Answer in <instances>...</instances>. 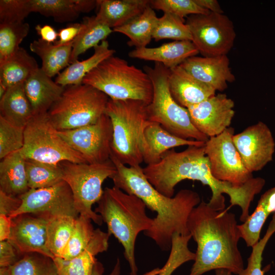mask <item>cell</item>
<instances>
[{
	"instance_id": "6da1fadb",
	"label": "cell",
	"mask_w": 275,
	"mask_h": 275,
	"mask_svg": "<svg viewBox=\"0 0 275 275\" xmlns=\"http://www.w3.org/2000/svg\"><path fill=\"white\" fill-rule=\"evenodd\" d=\"M111 160L116 172L111 178L114 186L141 199L146 207L156 213L152 227L144 234L152 239L162 251L171 250L175 233L189 234L187 222L193 209L201 202L197 192L181 189L173 197L157 190L148 181L141 166L129 167L113 155Z\"/></svg>"
},
{
	"instance_id": "7a4b0ae2",
	"label": "cell",
	"mask_w": 275,
	"mask_h": 275,
	"mask_svg": "<svg viewBox=\"0 0 275 275\" xmlns=\"http://www.w3.org/2000/svg\"><path fill=\"white\" fill-rule=\"evenodd\" d=\"M216 211L203 201L191 211L187 227L197 249L189 275L225 269L239 274L244 269L238 247L241 238L234 214Z\"/></svg>"
},
{
	"instance_id": "3957f363",
	"label": "cell",
	"mask_w": 275,
	"mask_h": 275,
	"mask_svg": "<svg viewBox=\"0 0 275 275\" xmlns=\"http://www.w3.org/2000/svg\"><path fill=\"white\" fill-rule=\"evenodd\" d=\"M97 203L94 211L106 223L107 232L122 245L130 275H138L134 255L135 241L139 234L148 230L153 222V218L146 213V205L136 196L115 186L105 188Z\"/></svg>"
},
{
	"instance_id": "277c9868",
	"label": "cell",
	"mask_w": 275,
	"mask_h": 275,
	"mask_svg": "<svg viewBox=\"0 0 275 275\" xmlns=\"http://www.w3.org/2000/svg\"><path fill=\"white\" fill-rule=\"evenodd\" d=\"M147 105L138 100L109 98L106 105L105 114L111 120L113 131L111 155L129 167L140 166L144 162Z\"/></svg>"
},
{
	"instance_id": "5b68a950",
	"label": "cell",
	"mask_w": 275,
	"mask_h": 275,
	"mask_svg": "<svg viewBox=\"0 0 275 275\" xmlns=\"http://www.w3.org/2000/svg\"><path fill=\"white\" fill-rule=\"evenodd\" d=\"M82 84L95 87L113 100H138L148 105L153 97L152 83L148 74L114 56L87 74Z\"/></svg>"
},
{
	"instance_id": "8992f818",
	"label": "cell",
	"mask_w": 275,
	"mask_h": 275,
	"mask_svg": "<svg viewBox=\"0 0 275 275\" xmlns=\"http://www.w3.org/2000/svg\"><path fill=\"white\" fill-rule=\"evenodd\" d=\"M152 83L151 102L146 106L148 120L159 124L164 130L178 138L206 142L209 139L193 125L188 109L180 105L169 89V69L159 63L154 67H144Z\"/></svg>"
},
{
	"instance_id": "52a82bcc",
	"label": "cell",
	"mask_w": 275,
	"mask_h": 275,
	"mask_svg": "<svg viewBox=\"0 0 275 275\" xmlns=\"http://www.w3.org/2000/svg\"><path fill=\"white\" fill-rule=\"evenodd\" d=\"M109 99L89 85L68 86L47 113L58 130L73 129L96 123L105 114Z\"/></svg>"
},
{
	"instance_id": "ba28073f",
	"label": "cell",
	"mask_w": 275,
	"mask_h": 275,
	"mask_svg": "<svg viewBox=\"0 0 275 275\" xmlns=\"http://www.w3.org/2000/svg\"><path fill=\"white\" fill-rule=\"evenodd\" d=\"M63 180L70 187L76 210L79 215L87 217L98 225H101V216L92 210L103 193L102 186L107 178H111L116 169L110 159L101 163L60 162Z\"/></svg>"
},
{
	"instance_id": "9c48e42d",
	"label": "cell",
	"mask_w": 275,
	"mask_h": 275,
	"mask_svg": "<svg viewBox=\"0 0 275 275\" xmlns=\"http://www.w3.org/2000/svg\"><path fill=\"white\" fill-rule=\"evenodd\" d=\"M24 133V145L20 151L25 159L54 164L64 161L87 163L59 135L47 112L34 115Z\"/></svg>"
},
{
	"instance_id": "30bf717a",
	"label": "cell",
	"mask_w": 275,
	"mask_h": 275,
	"mask_svg": "<svg viewBox=\"0 0 275 275\" xmlns=\"http://www.w3.org/2000/svg\"><path fill=\"white\" fill-rule=\"evenodd\" d=\"M185 23L191 42L203 57L227 55L232 48L236 34L232 21L224 13L191 15Z\"/></svg>"
},
{
	"instance_id": "8fae6325",
	"label": "cell",
	"mask_w": 275,
	"mask_h": 275,
	"mask_svg": "<svg viewBox=\"0 0 275 275\" xmlns=\"http://www.w3.org/2000/svg\"><path fill=\"white\" fill-rule=\"evenodd\" d=\"M234 129L229 127L220 134L209 138L204 145L211 172L217 179L240 187L254 177L245 167L233 141Z\"/></svg>"
},
{
	"instance_id": "7c38bea8",
	"label": "cell",
	"mask_w": 275,
	"mask_h": 275,
	"mask_svg": "<svg viewBox=\"0 0 275 275\" xmlns=\"http://www.w3.org/2000/svg\"><path fill=\"white\" fill-rule=\"evenodd\" d=\"M58 134L88 163H101L111 159L113 126L109 117L105 114L94 124L58 130Z\"/></svg>"
},
{
	"instance_id": "4fadbf2b",
	"label": "cell",
	"mask_w": 275,
	"mask_h": 275,
	"mask_svg": "<svg viewBox=\"0 0 275 275\" xmlns=\"http://www.w3.org/2000/svg\"><path fill=\"white\" fill-rule=\"evenodd\" d=\"M19 197L22 200L21 205L10 216L11 218L24 213L75 218L79 215L72 191L64 180L50 187L30 189Z\"/></svg>"
},
{
	"instance_id": "5bb4252c",
	"label": "cell",
	"mask_w": 275,
	"mask_h": 275,
	"mask_svg": "<svg viewBox=\"0 0 275 275\" xmlns=\"http://www.w3.org/2000/svg\"><path fill=\"white\" fill-rule=\"evenodd\" d=\"M233 141L246 168L261 170L273 159L275 142L267 125L261 121L233 136Z\"/></svg>"
},
{
	"instance_id": "9a60e30c",
	"label": "cell",
	"mask_w": 275,
	"mask_h": 275,
	"mask_svg": "<svg viewBox=\"0 0 275 275\" xmlns=\"http://www.w3.org/2000/svg\"><path fill=\"white\" fill-rule=\"evenodd\" d=\"M234 105L226 94L218 93L187 109L194 126L209 138L230 127L235 115Z\"/></svg>"
},
{
	"instance_id": "2e32d148",
	"label": "cell",
	"mask_w": 275,
	"mask_h": 275,
	"mask_svg": "<svg viewBox=\"0 0 275 275\" xmlns=\"http://www.w3.org/2000/svg\"><path fill=\"white\" fill-rule=\"evenodd\" d=\"M48 216L24 213L12 218L9 239L18 252L23 255L37 253L53 260L55 257L47 247Z\"/></svg>"
},
{
	"instance_id": "e0dca14e",
	"label": "cell",
	"mask_w": 275,
	"mask_h": 275,
	"mask_svg": "<svg viewBox=\"0 0 275 275\" xmlns=\"http://www.w3.org/2000/svg\"><path fill=\"white\" fill-rule=\"evenodd\" d=\"M179 66L197 80L216 91H224L227 88L228 82L235 80L227 55L194 56L187 59Z\"/></svg>"
},
{
	"instance_id": "ac0fdd59",
	"label": "cell",
	"mask_w": 275,
	"mask_h": 275,
	"mask_svg": "<svg viewBox=\"0 0 275 275\" xmlns=\"http://www.w3.org/2000/svg\"><path fill=\"white\" fill-rule=\"evenodd\" d=\"M169 89L174 99L187 108L215 94L216 91L199 81L180 66L169 69Z\"/></svg>"
},
{
	"instance_id": "d6986e66",
	"label": "cell",
	"mask_w": 275,
	"mask_h": 275,
	"mask_svg": "<svg viewBox=\"0 0 275 275\" xmlns=\"http://www.w3.org/2000/svg\"><path fill=\"white\" fill-rule=\"evenodd\" d=\"M111 236L99 228L94 233L86 249L76 257L70 260L55 258L57 275H91L98 254L107 251Z\"/></svg>"
},
{
	"instance_id": "ffe728a7",
	"label": "cell",
	"mask_w": 275,
	"mask_h": 275,
	"mask_svg": "<svg viewBox=\"0 0 275 275\" xmlns=\"http://www.w3.org/2000/svg\"><path fill=\"white\" fill-rule=\"evenodd\" d=\"M199 53L190 40L174 41L155 47L134 48L128 53L131 58L154 61L169 69L180 65L187 59Z\"/></svg>"
},
{
	"instance_id": "44dd1931",
	"label": "cell",
	"mask_w": 275,
	"mask_h": 275,
	"mask_svg": "<svg viewBox=\"0 0 275 275\" xmlns=\"http://www.w3.org/2000/svg\"><path fill=\"white\" fill-rule=\"evenodd\" d=\"M144 136L146 146L143 160L147 165L158 162L166 152L175 147L193 145L202 146L205 143L178 138L164 130L159 124L148 120L144 127Z\"/></svg>"
},
{
	"instance_id": "7402d4cb",
	"label": "cell",
	"mask_w": 275,
	"mask_h": 275,
	"mask_svg": "<svg viewBox=\"0 0 275 275\" xmlns=\"http://www.w3.org/2000/svg\"><path fill=\"white\" fill-rule=\"evenodd\" d=\"M34 115L48 112L63 93L65 87L51 79L39 68L24 83Z\"/></svg>"
},
{
	"instance_id": "603a6c76",
	"label": "cell",
	"mask_w": 275,
	"mask_h": 275,
	"mask_svg": "<svg viewBox=\"0 0 275 275\" xmlns=\"http://www.w3.org/2000/svg\"><path fill=\"white\" fill-rule=\"evenodd\" d=\"M150 0H97L96 16L112 29L121 26L141 14Z\"/></svg>"
},
{
	"instance_id": "cb8c5ba5",
	"label": "cell",
	"mask_w": 275,
	"mask_h": 275,
	"mask_svg": "<svg viewBox=\"0 0 275 275\" xmlns=\"http://www.w3.org/2000/svg\"><path fill=\"white\" fill-rule=\"evenodd\" d=\"M26 159L20 150L7 155L0 162V191L19 197L30 188L28 185Z\"/></svg>"
},
{
	"instance_id": "d4e9b609",
	"label": "cell",
	"mask_w": 275,
	"mask_h": 275,
	"mask_svg": "<svg viewBox=\"0 0 275 275\" xmlns=\"http://www.w3.org/2000/svg\"><path fill=\"white\" fill-rule=\"evenodd\" d=\"M24 83L8 88L0 98V116L11 124L24 128L34 115L26 95Z\"/></svg>"
},
{
	"instance_id": "484cf974",
	"label": "cell",
	"mask_w": 275,
	"mask_h": 275,
	"mask_svg": "<svg viewBox=\"0 0 275 275\" xmlns=\"http://www.w3.org/2000/svg\"><path fill=\"white\" fill-rule=\"evenodd\" d=\"M72 43L73 41L64 45H57L39 38L31 43L30 48L40 58L42 70L52 77L58 75L61 70L70 65Z\"/></svg>"
},
{
	"instance_id": "4316f807",
	"label": "cell",
	"mask_w": 275,
	"mask_h": 275,
	"mask_svg": "<svg viewBox=\"0 0 275 275\" xmlns=\"http://www.w3.org/2000/svg\"><path fill=\"white\" fill-rule=\"evenodd\" d=\"M94 48V52L90 58L82 61L77 60L60 72L56 78V82L64 87L82 84L83 79L87 74L103 60L114 56L116 52L109 48L106 40L102 41Z\"/></svg>"
},
{
	"instance_id": "83f0119b",
	"label": "cell",
	"mask_w": 275,
	"mask_h": 275,
	"mask_svg": "<svg viewBox=\"0 0 275 275\" xmlns=\"http://www.w3.org/2000/svg\"><path fill=\"white\" fill-rule=\"evenodd\" d=\"M272 212H275V186L261 196L253 213L238 225L241 238L248 246L252 248L258 242L262 227Z\"/></svg>"
},
{
	"instance_id": "f1b7e54d",
	"label": "cell",
	"mask_w": 275,
	"mask_h": 275,
	"mask_svg": "<svg viewBox=\"0 0 275 275\" xmlns=\"http://www.w3.org/2000/svg\"><path fill=\"white\" fill-rule=\"evenodd\" d=\"M39 68L36 60L23 48L19 47L0 65V85L6 89L24 82Z\"/></svg>"
},
{
	"instance_id": "f546056e",
	"label": "cell",
	"mask_w": 275,
	"mask_h": 275,
	"mask_svg": "<svg viewBox=\"0 0 275 275\" xmlns=\"http://www.w3.org/2000/svg\"><path fill=\"white\" fill-rule=\"evenodd\" d=\"M158 18L149 5L141 14L113 30L127 36L129 39L127 42L129 46H135V48L146 47L153 39Z\"/></svg>"
},
{
	"instance_id": "4dcf8cb0",
	"label": "cell",
	"mask_w": 275,
	"mask_h": 275,
	"mask_svg": "<svg viewBox=\"0 0 275 275\" xmlns=\"http://www.w3.org/2000/svg\"><path fill=\"white\" fill-rule=\"evenodd\" d=\"M113 32V29L96 16L84 17L80 23V31L73 41L70 63L78 60L80 54L106 40Z\"/></svg>"
},
{
	"instance_id": "1f68e13d",
	"label": "cell",
	"mask_w": 275,
	"mask_h": 275,
	"mask_svg": "<svg viewBox=\"0 0 275 275\" xmlns=\"http://www.w3.org/2000/svg\"><path fill=\"white\" fill-rule=\"evenodd\" d=\"M76 218L69 216H48L46 245L55 258H62L73 233Z\"/></svg>"
},
{
	"instance_id": "d6a6232c",
	"label": "cell",
	"mask_w": 275,
	"mask_h": 275,
	"mask_svg": "<svg viewBox=\"0 0 275 275\" xmlns=\"http://www.w3.org/2000/svg\"><path fill=\"white\" fill-rule=\"evenodd\" d=\"M32 12L52 17L59 23L72 21L81 13L79 0H31Z\"/></svg>"
},
{
	"instance_id": "836d02e7",
	"label": "cell",
	"mask_w": 275,
	"mask_h": 275,
	"mask_svg": "<svg viewBox=\"0 0 275 275\" xmlns=\"http://www.w3.org/2000/svg\"><path fill=\"white\" fill-rule=\"evenodd\" d=\"M25 169L30 189L48 187L63 181L59 164L26 159Z\"/></svg>"
},
{
	"instance_id": "e575fe53",
	"label": "cell",
	"mask_w": 275,
	"mask_h": 275,
	"mask_svg": "<svg viewBox=\"0 0 275 275\" xmlns=\"http://www.w3.org/2000/svg\"><path fill=\"white\" fill-rule=\"evenodd\" d=\"M29 30V23L24 21L0 23V65L16 52Z\"/></svg>"
},
{
	"instance_id": "d590c367",
	"label": "cell",
	"mask_w": 275,
	"mask_h": 275,
	"mask_svg": "<svg viewBox=\"0 0 275 275\" xmlns=\"http://www.w3.org/2000/svg\"><path fill=\"white\" fill-rule=\"evenodd\" d=\"M10 268L11 275H57L53 260L37 253L23 255Z\"/></svg>"
},
{
	"instance_id": "8d00e7d4",
	"label": "cell",
	"mask_w": 275,
	"mask_h": 275,
	"mask_svg": "<svg viewBox=\"0 0 275 275\" xmlns=\"http://www.w3.org/2000/svg\"><path fill=\"white\" fill-rule=\"evenodd\" d=\"M91 222V219L79 215L76 218L73 233L60 258L72 259L86 249L95 230Z\"/></svg>"
},
{
	"instance_id": "74e56055",
	"label": "cell",
	"mask_w": 275,
	"mask_h": 275,
	"mask_svg": "<svg viewBox=\"0 0 275 275\" xmlns=\"http://www.w3.org/2000/svg\"><path fill=\"white\" fill-rule=\"evenodd\" d=\"M152 38L155 41L163 39L191 41V35L184 20L171 14L164 13L158 18Z\"/></svg>"
},
{
	"instance_id": "f35d334b",
	"label": "cell",
	"mask_w": 275,
	"mask_h": 275,
	"mask_svg": "<svg viewBox=\"0 0 275 275\" xmlns=\"http://www.w3.org/2000/svg\"><path fill=\"white\" fill-rule=\"evenodd\" d=\"M191 238L190 234L181 235L175 233L173 235L169 256L158 275H171L183 264L195 260L196 254L190 251L188 246Z\"/></svg>"
},
{
	"instance_id": "ab89813d",
	"label": "cell",
	"mask_w": 275,
	"mask_h": 275,
	"mask_svg": "<svg viewBox=\"0 0 275 275\" xmlns=\"http://www.w3.org/2000/svg\"><path fill=\"white\" fill-rule=\"evenodd\" d=\"M24 128L16 126L0 116V159L21 150L24 145Z\"/></svg>"
},
{
	"instance_id": "60d3db41",
	"label": "cell",
	"mask_w": 275,
	"mask_h": 275,
	"mask_svg": "<svg viewBox=\"0 0 275 275\" xmlns=\"http://www.w3.org/2000/svg\"><path fill=\"white\" fill-rule=\"evenodd\" d=\"M150 6L184 20V17L194 14H205L210 11L201 7L195 0H150Z\"/></svg>"
},
{
	"instance_id": "b9f144b4",
	"label": "cell",
	"mask_w": 275,
	"mask_h": 275,
	"mask_svg": "<svg viewBox=\"0 0 275 275\" xmlns=\"http://www.w3.org/2000/svg\"><path fill=\"white\" fill-rule=\"evenodd\" d=\"M274 232L275 213L263 237L252 247V253L248 259L246 267L238 275H264L265 270L261 269L262 254L266 243Z\"/></svg>"
},
{
	"instance_id": "7bdbcfd3",
	"label": "cell",
	"mask_w": 275,
	"mask_h": 275,
	"mask_svg": "<svg viewBox=\"0 0 275 275\" xmlns=\"http://www.w3.org/2000/svg\"><path fill=\"white\" fill-rule=\"evenodd\" d=\"M31 12V0L0 1V23L23 22Z\"/></svg>"
},
{
	"instance_id": "ee69618b",
	"label": "cell",
	"mask_w": 275,
	"mask_h": 275,
	"mask_svg": "<svg viewBox=\"0 0 275 275\" xmlns=\"http://www.w3.org/2000/svg\"><path fill=\"white\" fill-rule=\"evenodd\" d=\"M22 256L9 240L0 241V267L11 266Z\"/></svg>"
},
{
	"instance_id": "f6af8a7d",
	"label": "cell",
	"mask_w": 275,
	"mask_h": 275,
	"mask_svg": "<svg viewBox=\"0 0 275 275\" xmlns=\"http://www.w3.org/2000/svg\"><path fill=\"white\" fill-rule=\"evenodd\" d=\"M20 197H13L0 191V214L10 216L21 206Z\"/></svg>"
},
{
	"instance_id": "bcb514c9",
	"label": "cell",
	"mask_w": 275,
	"mask_h": 275,
	"mask_svg": "<svg viewBox=\"0 0 275 275\" xmlns=\"http://www.w3.org/2000/svg\"><path fill=\"white\" fill-rule=\"evenodd\" d=\"M80 29V23H74L60 30L58 33L59 40L53 43L57 45H64L73 41L78 34Z\"/></svg>"
},
{
	"instance_id": "7dc6e473",
	"label": "cell",
	"mask_w": 275,
	"mask_h": 275,
	"mask_svg": "<svg viewBox=\"0 0 275 275\" xmlns=\"http://www.w3.org/2000/svg\"><path fill=\"white\" fill-rule=\"evenodd\" d=\"M161 269L159 268H155L149 272H146L144 275H158ZM104 268L102 264L96 261L95 262L91 275H103ZM121 273V264L119 259H117L116 263L113 268L112 271L107 275H120Z\"/></svg>"
},
{
	"instance_id": "c3c4849f",
	"label": "cell",
	"mask_w": 275,
	"mask_h": 275,
	"mask_svg": "<svg viewBox=\"0 0 275 275\" xmlns=\"http://www.w3.org/2000/svg\"><path fill=\"white\" fill-rule=\"evenodd\" d=\"M35 30L37 34L41 36V39L49 43H54L58 37V34L54 28L48 24H38L36 26Z\"/></svg>"
},
{
	"instance_id": "681fc988",
	"label": "cell",
	"mask_w": 275,
	"mask_h": 275,
	"mask_svg": "<svg viewBox=\"0 0 275 275\" xmlns=\"http://www.w3.org/2000/svg\"><path fill=\"white\" fill-rule=\"evenodd\" d=\"M12 227V218L0 214V241L8 240L10 238Z\"/></svg>"
},
{
	"instance_id": "f907efd6",
	"label": "cell",
	"mask_w": 275,
	"mask_h": 275,
	"mask_svg": "<svg viewBox=\"0 0 275 275\" xmlns=\"http://www.w3.org/2000/svg\"><path fill=\"white\" fill-rule=\"evenodd\" d=\"M201 7L213 13H224V12L216 0H195Z\"/></svg>"
},
{
	"instance_id": "816d5d0a",
	"label": "cell",
	"mask_w": 275,
	"mask_h": 275,
	"mask_svg": "<svg viewBox=\"0 0 275 275\" xmlns=\"http://www.w3.org/2000/svg\"><path fill=\"white\" fill-rule=\"evenodd\" d=\"M215 270V275H233L229 270L225 269H218Z\"/></svg>"
},
{
	"instance_id": "f5cc1de1",
	"label": "cell",
	"mask_w": 275,
	"mask_h": 275,
	"mask_svg": "<svg viewBox=\"0 0 275 275\" xmlns=\"http://www.w3.org/2000/svg\"><path fill=\"white\" fill-rule=\"evenodd\" d=\"M0 275H11L10 267H1Z\"/></svg>"
}]
</instances>
